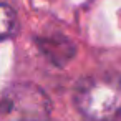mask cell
Returning <instances> with one entry per match:
<instances>
[{
  "label": "cell",
  "instance_id": "cell-4",
  "mask_svg": "<svg viewBox=\"0 0 121 121\" xmlns=\"http://www.w3.org/2000/svg\"><path fill=\"white\" fill-rule=\"evenodd\" d=\"M15 30V12L12 7L0 4V40L9 38Z\"/></svg>",
  "mask_w": 121,
  "mask_h": 121
},
{
  "label": "cell",
  "instance_id": "cell-3",
  "mask_svg": "<svg viewBox=\"0 0 121 121\" xmlns=\"http://www.w3.org/2000/svg\"><path fill=\"white\" fill-rule=\"evenodd\" d=\"M37 47L50 61L58 66L66 65L76 53V47L73 45V42L60 33L37 38Z\"/></svg>",
  "mask_w": 121,
  "mask_h": 121
},
{
  "label": "cell",
  "instance_id": "cell-2",
  "mask_svg": "<svg viewBox=\"0 0 121 121\" xmlns=\"http://www.w3.org/2000/svg\"><path fill=\"white\" fill-rule=\"evenodd\" d=\"M52 101L33 83H12L0 93V121H50Z\"/></svg>",
  "mask_w": 121,
  "mask_h": 121
},
{
  "label": "cell",
  "instance_id": "cell-1",
  "mask_svg": "<svg viewBox=\"0 0 121 121\" xmlns=\"http://www.w3.org/2000/svg\"><path fill=\"white\" fill-rule=\"evenodd\" d=\"M75 103L91 121H116L121 116V75L99 73L78 81Z\"/></svg>",
  "mask_w": 121,
  "mask_h": 121
},
{
  "label": "cell",
  "instance_id": "cell-5",
  "mask_svg": "<svg viewBox=\"0 0 121 121\" xmlns=\"http://www.w3.org/2000/svg\"><path fill=\"white\" fill-rule=\"evenodd\" d=\"M116 121H121V116H119V118H118V119H116Z\"/></svg>",
  "mask_w": 121,
  "mask_h": 121
}]
</instances>
